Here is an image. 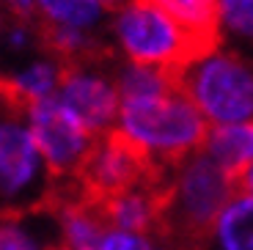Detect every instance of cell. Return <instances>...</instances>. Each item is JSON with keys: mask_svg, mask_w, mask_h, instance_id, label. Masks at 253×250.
Instances as JSON below:
<instances>
[{"mask_svg": "<svg viewBox=\"0 0 253 250\" xmlns=\"http://www.w3.org/2000/svg\"><path fill=\"white\" fill-rule=\"evenodd\" d=\"M237 193V181L204 149L184 157L160 198L157 237L163 248L201 250L215 220Z\"/></svg>", "mask_w": 253, "mask_h": 250, "instance_id": "6da1fadb", "label": "cell"}, {"mask_svg": "<svg viewBox=\"0 0 253 250\" xmlns=\"http://www.w3.org/2000/svg\"><path fill=\"white\" fill-rule=\"evenodd\" d=\"M116 129L157 165L173 168L204 146L209 121L182 91V85H176L165 94L124 99Z\"/></svg>", "mask_w": 253, "mask_h": 250, "instance_id": "7a4b0ae2", "label": "cell"}, {"mask_svg": "<svg viewBox=\"0 0 253 250\" xmlns=\"http://www.w3.org/2000/svg\"><path fill=\"white\" fill-rule=\"evenodd\" d=\"M52 190L55 176L36 146L25 107L8 94L0 107V214L44 209Z\"/></svg>", "mask_w": 253, "mask_h": 250, "instance_id": "3957f363", "label": "cell"}, {"mask_svg": "<svg viewBox=\"0 0 253 250\" xmlns=\"http://www.w3.org/2000/svg\"><path fill=\"white\" fill-rule=\"evenodd\" d=\"M110 42L121 61L182 72L204 58V47L149 0H132L110 14Z\"/></svg>", "mask_w": 253, "mask_h": 250, "instance_id": "277c9868", "label": "cell"}, {"mask_svg": "<svg viewBox=\"0 0 253 250\" xmlns=\"http://www.w3.org/2000/svg\"><path fill=\"white\" fill-rule=\"evenodd\" d=\"M179 85L204 113L209 126L253 121V58L215 50L179 72Z\"/></svg>", "mask_w": 253, "mask_h": 250, "instance_id": "5b68a950", "label": "cell"}, {"mask_svg": "<svg viewBox=\"0 0 253 250\" xmlns=\"http://www.w3.org/2000/svg\"><path fill=\"white\" fill-rule=\"evenodd\" d=\"M173 168L157 165L132 140H126L119 129H113L108 135L96 138L94 151L83 165L80 181L88 193V198L102 204L113 195H121L126 190H138V187H152L165 193Z\"/></svg>", "mask_w": 253, "mask_h": 250, "instance_id": "8992f818", "label": "cell"}, {"mask_svg": "<svg viewBox=\"0 0 253 250\" xmlns=\"http://www.w3.org/2000/svg\"><path fill=\"white\" fill-rule=\"evenodd\" d=\"M121 55L110 52L102 58H88V61L66 63L58 85L55 99L80 121L88 132L108 135L119 124L121 110V94H119V72Z\"/></svg>", "mask_w": 253, "mask_h": 250, "instance_id": "52a82bcc", "label": "cell"}, {"mask_svg": "<svg viewBox=\"0 0 253 250\" xmlns=\"http://www.w3.org/2000/svg\"><path fill=\"white\" fill-rule=\"evenodd\" d=\"M25 116L52 176L55 179H77L83 173L85 160L94 151L96 135L85 129L55 96L28 105Z\"/></svg>", "mask_w": 253, "mask_h": 250, "instance_id": "ba28073f", "label": "cell"}, {"mask_svg": "<svg viewBox=\"0 0 253 250\" xmlns=\"http://www.w3.org/2000/svg\"><path fill=\"white\" fill-rule=\"evenodd\" d=\"M36 22L44 31H77L110 36V11L102 0H33Z\"/></svg>", "mask_w": 253, "mask_h": 250, "instance_id": "9c48e42d", "label": "cell"}, {"mask_svg": "<svg viewBox=\"0 0 253 250\" xmlns=\"http://www.w3.org/2000/svg\"><path fill=\"white\" fill-rule=\"evenodd\" d=\"M66 63L55 55L52 50H42L39 55H33L31 61L19 63L17 69H11L8 75H0L6 83L11 99H17L22 107L33 105L42 99H52L58 94L61 77Z\"/></svg>", "mask_w": 253, "mask_h": 250, "instance_id": "30bf717a", "label": "cell"}, {"mask_svg": "<svg viewBox=\"0 0 253 250\" xmlns=\"http://www.w3.org/2000/svg\"><path fill=\"white\" fill-rule=\"evenodd\" d=\"M61 228L50 207L36 212L0 214V250H55Z\"/></svg>", "mask_w": 253, "mask_h": 250, "instance_id": "8fae6325", "label": "cell"}, {"mask_svg": "<svg viewBox=\"0 0 253 250\" xmlns=\"http://www.w3.org/2000/svg\"><path fill=\"white\" fill-rule=\"evenodd\" d=\"M149 3H154L176 25H182L204 47L207 55L220 50L223 42L220 0H149Z\"/></svg>", "mask_w": 253, "mask_h": 250, "instance_id": "7c38bea8", "label": "cell"}, {"mask_svg": "<svg viewBox=\"0 0 253 250\" xmlns=\"http://www.w3.org/2000/svg\"><path fill=\"white\" fill-rule=\"evenodd\" d=\"M160 198L163 193L152 187L126 190L121 195L102 201V212L110 228L138 234H157L160 225Z\"/></svg>", "mask_w": 253, "mask_h": 250, "instance_id": "4fadbf2b", "label": "cell"}, {"mask_svg": "<svg viewBox=\"0 0 253 250\" xmlns=\"http://www.w3.org/2000/svg\"><path fill=\"white\" fill-rule=\"evenodd\" d=\"M201 149L240 184L242 173L253 165V121L209 126Z\"/></svg>", "mask_w": 253, "mask_h": 250, "instance_id": "5bb4252c", "label": "cell"}, {"mask_svg": "<svg viewBox=\"0 0 253 250\" xmlns=\"http://www.w3.org/2000/svg\"><path fill=\"white\" fill-rule=\"evenodd\" d=\"M201 250H253V195L237 193L228 201Z\"/></svg>", "mask_w": 253, "mask_h": 250, "instance_id": "9a60e30c", "label": "cell"}, {"mask_svg": "<svg viewBox=\"0 0 253 250\" xmlns=\"http://www.w3.org/2000/svg\"><path fill=\"white\" fill-rule=\"evenodd\" d=\"M116 80H119L121 102H124V99H143V96L165 94V91L176 88L179 85V72L121 61L119 63V72H116Z\"/></svg>", "mask_w": 253, "mask_h": 250, "instance_id": "2e32d148", "label": "cell"}, {"mask_svg": "<svg viewBox=\"0 0 253 250\" xmlns=\"http://www.w3.org/2000/svg\"><path fill=\"white\" fill-rule=\"evenodd\" d=\"M223 33L253 42V0H220Z\"/></svg>", "mask_w": 253, "mask_h": 250, "instance_id": "e0dca14e", "label": "cell"}, {"mask_svg": "<svg viewBox=\"0 0 253 250\" xmlns=\"http://www.w3.org/2000/svg\"><path fill=\"white\" fill-rule=\"evenodd\" d=\"M99 250H165L157 234H138V231H121L108 228L102 237Z\"/></svg>", "mask_w": 253, "mask_h": 250, "instance_id": "ac0fdd59", "label": "cell"}, {"mask_svg": "<svg viewBox=\"0 0 253 250\" xmlns=\"http://www.w3.org/2000/svg\"><path fill=\"white\" fill-rule=\"evenodd\" d=\"M0 11L6 19H36L33 0H0Z\"/></svg>", "mask_w": 253, "mask_h": 250, "instance_id": "d6986e66", "label": "cell"}, {"mask_svg": "<svg viewBox=\"0 0 253 250\" xmlns=\"http://www.w3.org/2000/svg\"><path fill=\"white\" fill-rule=\"evenodd\" d=\"M237 187H240V193L253 195V165L245 170V173H242V179H240V184H237Z\"/></svg>", "mask_w": 253, "mask_h": 250, "instance_id": "ffe728a7", "label": "cell"}, {"mask_svg": "<svg viewBox=\"0 0 253 250\" xmlns=\"http://www.w3.org/2000/svg\"><path fill=\"white\" fill-rule=\"evenodd\" d=\"M126 3H132V0H102V6L108 8L110 14L119 11V8H121V6H126Z\"/></svg>", "mask_w": 253, "mask_h": 250, "instance_id": "44dd1931", "label": "cell"}, {"mask_svg": "<svg viewBox=\"0 0 253 250\" xmlns=\"http://www.w3.org/2000/svg\"><path fill=\"white\" fill-rule=\"evenodd\" d=\"M6 99H8V88H6V83H3V77H0V107H3Z\"/></svg>", "mask_w": 253, "mask_h": 250, "instance_id": "7402d4cb", "label": "cell"}, {"mask_svg": "<svg viewBox=\"0 0 253 250\" xmlns=\"http://www.w3.org/2000/svg\"><path fill=\"white\" fill-rule=\"evenodd\" d=\"M3 25H6V14L0 11V33H3Z\"/></svg>", "mask_w": 253, "mask_h": 250, "instance_id": "603a6c76", "label": "cell"}, {"mask_svg": "<svg viewBox=\"0 0 253 250\" xmlns=\"http://www.w3.org/2000/svg\"><path fill=\"white\" fill-rule=\"evenodd\" d=\"M55 250H66V248H63V245H61V248H55Z\"/></svg>", "mask_w": 253, "mask_h": 250, "instance_id": "cb8c5ba5", "label": "cell"}]
</instances>
